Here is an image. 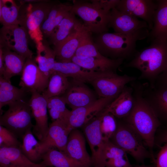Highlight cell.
<instances>
[{
    "mask_svg": "<svg viewBox=\"0 0 167 167\" xmlns=\"http://www.w3.org/2000/svg\"><path fill=\"white\" fill-rule=\"evenodd\" d=\"M133 88L135 103L128 115L126 123L141 138L153 157L152 150L155 133L160 122L143 96V84L136 80L130 83Z\"/></svg>",
    "mask_w": 167,
    "mask_h": 167,
    "instance_id": "cell-1",
    "label": "cell"
},
{
    "mask_svg": "<svg viewBox=\"0 0 167 167\" xmlns=\"http://www.w3.org/2000/svg\"><path fill=\"white\" fill-rule=\"evenodd\" d=\"M150 45L136 52L126 65L136 69L141 73L139 80H146L154 86L158 76L167 68V40L154 39Z\"/></svg>",
    "mask_w": 167,
    "mask_h": 167,
    "instance_id": "cell-2",
    "label": "cell"
},
{
    "mask_svg": "<svg viewBox=\"0 0 167 167\" xmlns=\"http://www.w3.org/2000/svg\"><path fill=\"white\" fill-rule=\"evenodd\" d=\"M149 31L145 28L128 34L105 32L98 34L94 41L103 56L113 59L124 60L134 56L136 53V42L147 38Z\"/></svg>",
    "mask_w": 167,
    "mask_h": 167,
    "instance_id": "cell-3",
    "label": "cell"
},
{
    "mask_svg": "<svg viewBox=\"0 0 167 167\" xmlns=\"http://www.w3.org/2000/svg\"><path fill=\"white\" fill-rule=\"evenodd\" d=\"M71 11L82 20L86 28L98 34L107 32L110 12L99 7L91 1L74 0Z\"/></svg>",
    "mask_w": 167,
    "mask_h": 167,
    "instance_id": "cell-4",
    "label": "cell"
},
{
    "mask_svg": "<svg viewBox=\"0 0 167 167\" xmlns=\"http://www.w3.org/2000/svg\"><path fill=\"white\" fill-rule=\"evenodd\" d=\"M9 108L1 116L0 125L7 128L17 136H21L33 126L28 101L24 99L8 105Z\"/></svg>",
    "mask_w": 167,
    "mask_h": 167,
    "instance_id": "cell-5",
    "label": "cell"
},
{
    "mask_svg": "<svg viewBox=\"0 0 167 167\" xmlns=\"http://www.w3.org/2000/svg\"><path fill=\"white\" fill-rule=\"evenodd\" d=\"M56 2L50 1L42 0L37 2L26 3L20 5L19 24L26 29L29 36L33 39L35 40V33L38 37L39 32L38 31L41 32L40 27L41 24Z\"/></svg>",
    "mask_w": 167,
    "mask_h": 167,
    "instance_id": "cell-6",
    "label": "cell"
},
{
    "mask_svg": "<svg viewBox=\"0 0 167 167\" xmlns=\"http://www.w3.org/2000/svg\"><path fill=\"white\" fill-rule=\"evenodd\" d=\"M110 140L138 161L151 156L141 138L126 123H118L117 129Z\"/></svg>",
    "mask_w": 167,
    "mask_h": 167,
    "instance_id": "cell-7",
    "label": "cell"
},
{
    "mask_svg": "<svg viewBox=\"0 0 167 167\" xmlns=\"http://www.w3.org/2000/svg\"><path fill=\"white\" fill-rule=\"evenodd\" d=\"M28 32L19 24L2 26L0 31V48L13 51L26 59L33 58L28 45Z\"/></svg>",
    "mask_w": 167,
    "mask_h": 167,
    "instance_id": "cell-8",
    "label": "cell"
},
{
    "mask_svg": "<svg viewBox=\"0 0 167 167\" xmlns=\"http://www.w3.org/2000/svg\"><path fill=\"white\" fill-rule=\"evenodd\" d=\"M136 77L126 74L119 75L112 71L108 75L98 78L90 84L100 98L117 97L128 83L136 80Z\"/></svg>",
    "mask_w": 167,
    "mask_h": 167,
    "instance_id": "cell-9",
    "label": "cell"
},
{
    "mask_svg": "<svg viewBox=\"0 0 167 167\" xmlns=\"http://www.w3.org/2000/svg\"><path fill=\"white\" fill-rule=\"evenodd\" d=\"M116 97L98 98L93 103L71 110L68 120L71 130L82 127L106 108Z\"/></svg>",
    "mask_w": 167,
    "mask_h": 167,
    "instance_id": "cell-10",
    "label": "cell"
},
{
    "mask_svg": "<svg viewBox=\"0 0 167 167\" xmlns=\"http://www.w3.org/2000/svg\"><path fill=\"white\" fill-rule=\"evenodd\" d=\"M31 93L28 102L32 117L35 121L32 131L41 141L46 136L49 128L47 99L41 93L36 92Z\"/></svg>",
    "mask_w": 167,
    "mask_h": 167,
    "instance_id": "cell-11",
    "label": "cell"
},
{
    "mask_svg": "<svg viewBox=\"0 0 167 167\" xmlns=\"http://www.w3.org/2000/svg\"><path fill=\"white\" fill-rule=\"evenodd\" d=\"M157 7L156 1L152 0H120L116 8L137 18L148 24L151 30L153 25L154 17Z\"/></svg>",
    "mask_w": 167,
    "mask_h": 167,
    "instance_id": "cell-12",
    "label": "cell"
},
{
    "mask_svg": "<svg viewBox=\"0 0 167 167\" xmlns=\"http://www.w3.org/2000/svg\"><path fill=\"white\" fill-rule=\"evenodd\" d=\"M49 79L39 69L35 59L26 60L19 85L27 92L41 93L47 88Z\"/></svg>",
    "mask_w": 167,
    "mask_h": 167,
    "instance_id": "cell-13",
    "label": "cell"
},
{
    "mask_svg": "<svg viewBox=\"0 0 167 167\" xmlns=\"http://www.w3.org/2000/svg\"><path fill=\"white\" fill-rule=\"evenodd\" d=\"M102 111L82 127L91 150L92 165L94 167H103L101 156L104 142L100 129Z\"/></svg>",
    "mask_w": 167,
    "mask_h": 167,
    "instance_id": "cell-14",
    "label": "cell"
},
{
    "mask_svg": "<svg viewBox=\"0 0 167 167\" xmlns=\"http://www.w3.org/2000/svg\"><path fill=\"white\" fill-rule=\"evenodd\" d=\"M71 130L65 123L59 121L52 122L49 126L45 139L39 141L42 155L48 150L56 148L64 152L69 134Z\"/></svg>",
    "mask_w": 167,
    "mask_h": 167,
    "instance_id": "cell-15",
    "label": "cell"
},
{
    "mask_svg": "<svg viewBox=\"0 0 167 167\" xmlns=\"http://www.w3.org/2000/svg\"><path fill=\"white\" fill-rule=\"evenodd\" d=\"M97 94L84 83L74 79L62 96L72 110L88 105L96 101Z\"/></svg>",
    "mask_w": 167,
    "mask_h": 167,
    "instance_id": "cell-16",
    "label": "cell"
},
{
    "mask_svg": "<svg viewBox=\"0 0 167 167\" xmlns=\"http://www.w3.org/2000/svg\"><path fill=\"white\" fill-rule=\"evenodd\" d=\"M108 27L112 28L115 32L123 34L134 33L145 28L149 29L145 21L120 11L116 8L111 11Z\"/></svg>",
    "mask_w": 167,
    "mask_h": 167,
    "instance_id": "cell-17",
    "label": "cell"
},
{
    "mask_svg": "<svg viewBox=\"0 0 167 167\" xmlns=\"http://www.w3.org/2000/svg\"><path fill=\"white\" fill-rule=\"evenodd\" d=\"M58 72L66 77H71L73 79L84 83H90L96 79L105 76L111 72H95L84 69L72 62H62L55 61L53 67L52 72Z\"/></svg>",
    "mask_w": 167,
    "mask_h": 167,
    "instance_id": "cell-18",
    "label": "cell"
},
{
    "mask_svg": "<svg viewBox=\"0 0 167 167\" xmlns=\"http://www.w3.org/2000/svg\"><path fill=\"white\" fill-rule=\"evenodd\" d=\"M64 153L74 160L89 167L92 165L91 157L87 152L85 137L78 129L70 132Z\"/></svg>",
    "mask_w": 167,
    "mask_h": 167,
    "instance_id": "cell-19",
    "label": "cell"
},
{
    "mask_svg": "<svg viewBox=\"0 0 167 167\" xmlns=\"http://www.w3.org/2000/svg\"><path fill=\"white\" fill-rule=\"evenodd\" d=\"M143 84V98L159 120L167 121V87H152L147 82Z\"/></svg>",
    "mask_w": 167,
    "mask_h": 167,
    "instance_id": "cell-20",
    "label": "cell"
},
{
    "mask_svg": "<svg viewBox=\"0 0 167 167\" xmlns=\"http://www.w3.org/2000/svg\"><path fill=\"white\" fill-rule=\"evenodd\" d=\"M84 27L81 22L66 38L54 47L57 61L71 62L79 46Z\"/></svg>",
    "mask_w": 167,
    "mask_h": 167,
    "instance_id": "cell-21",
    "label": "cell"
},
{
    "mask_svg": "<svg viewBox=\"0 0 167 167\" xmlns=\"http://www.w3.org/2000/svg\"><path fill=\"white\" fill-rule=\"evenodd\" d=\"M133 90L131 86L126 85L118 95L104 110L112 114L116 118H124L131 111L134 105Z\"/></svg>",
    "mask_w": 167,
    "mask_h": 167,
    "instance_id": "cell-22",
    "label": "cell"
},
{
    "mask_svg": "<svg viewBox=\"0 0 167 167\" xmlns=\"http://www.w3.org/2000/svg\"><path fill=\"white\" fill-rule=\"evenodd\" d=\"M101 160L103 167H132L127 153L110 140H103Z\"/></svg>",
    "mask_w": 167,
    "mask_h": 167,
    "instance_id": "cell-23",
    "label": "cell"
},
{
    "mask_svg": "<svg viewBox=\"0 0 167 167\" xmlns=\"http://www.w3.org/2000/svg\"><path fill=\"white\" fill-rule=\"evenodd\" d=\"M72 7V5L56 2L40 26L43 39L49 37Z\"/></svg>",
    "mask_w": 167,
    "mask_h": 167,
    "instance_id": "cell-24",
    "label": "cell"
},
{
    "mask_svg": "<svg viewBox=\"0 0 167 167\" xmlns=\"http://www.w3.org/2000/svg\"><path fill=\"white\" fill-rule=\"evenodd\" d=\"M124 59H111L107 57L100 58L90 57L80 59L74 56L71 62L84 69L95 72L114 71L122 63Z\"/></svg>",
    "mask_w": 167,
    "mask_h": 167,
    "instance_id": "cell-25",
    "label": "cell"
},
{
    "mask_svg": "<svg viewBox=\"0 0 167 167\" xmlns=\"http://www.w3.org/2000/svg\"><path fill=\"white\" fill-rule=\"evenodd\" d=\"M157 7L153 19V25L149 31L147 41L156 39L167 40V0H156Z\"/></svg>",
    "mask_w": 167,
    "mask_h": 167,
    "instance_id": "cell-26",
    "label": "cell"
},
{
    "mask_svg": "<svg viewBox=\"0 0 167 167\" xmlns=\"http://www.w3.org/2000/svg\"><path fill=\"white\" fill-rule=\"evenodd\" d=\"M4 64L3 77L11 82V78L17 75H21L26 59L16 52L6 48H2Z\"/></svg>",
    "mask_w": 167,
    "mask_h": 167,
    "instance_id": "cell-27",
    "label": "cell"
},
{
    "mask_svg": "<svg viewBox=\"0 0 167 167\" xmlns=\"http://www.w3.org/2000/svg\"><path fill=\"white\" fill-rule=\"evenodd\" d=\"M40 163L46 167H89L72 159L63 152L54 148L48 150L42 155Z\"/></svg>",
    "mask_w": 167,
    "mask_h": 167,
    "instance_id": "cell-28",
    "label": "cell"
},
{
    "mask_svg": "<svg viewBox=\"0 0 167 167\" xmlns=\"http://www.w3.org/2000/svg\"><path fill=\"white\" fill-rule=\"evenodd\" d=\"M37 46V55L35 60L38 63L40 71L49 79L52 72L53 65L56 61L55 53L45 39L38 43Z\"/></svg>",
    "mask_w": 167,
    "mask_h": 167,
    "instance_id": "cell-29",
    "label": "cell"
},
{
    "mask_svg": "<svg viewBox=\"0 0 167 167\" xmlns=\"http://www.w3.org/2000/svg\"><path fill=\"white\" fill-rule=\"evenodd\" d=\"M81 23L71 11L60 22L48 38V43L55 46L64 40Z\"/></svg>",
    "mask_w": 167,
    "mask_h": 167,
    "instance_id": "cell-30",
    "label": "cell"
},
{
    "mask_svg": "<svg viewBox=\"0 0 167 167\" xmlns=\"http://www.w3.org/2000/svg\"><path fill=\"white\" fill-rule=\"evenodd\" d=\"M36 164L25 156L20 147L0 148V167L25 166Z\"/></svg>",
    "mask_w": 167,
    "mask_h": 167,
    "instance_id": "cell-31",
    "label": "cell"
},
{
    "mask_svg": "<svg viewBox=\"0 0 167 167\" xmlns=\"http://www.w3.org/2000/svg\"><path fill=\"white\" fill-rule=\"evenodd\" d=\"M71 82L67 77L56 71H53L49 79L48 86L42 94L46 99L62 96L70 86Z\"/></svg>",
    "mask_w": 167,
    "mask_h": 167,
    "instance_id": "cell-32",
    "label": "cell"
},
{
    "mask_svg": "<svg viewBox=\"0 0 167 167\" xmlns=\"http://www.w3.org/2000/svg\"><path fill=\"white\" fill-rule=\"evenodd\" d=\"M27 92L23 88H19L11 84L2 76H0V110L9 104L24 97Z\"/></svg>",
    "mask_w": 167,
    "mask_h": 167,
    "instance_id": "cell-33",
    "label": "cell"
},
{
    "mask_svg": "<svg viewBox=\"0 0 167 167\" xmlns=\"http://www.w3.org/2000/svg\"><path fill=\"white\" fill-rule=\"evenodd\" d=\"M32 128H29L21 136L22 143L20 148L25 156L35 163L41 160L39 141L35 137Z\"/></svg>",
    "mask_w": 167,
    "mask_h": 167,
    "instance_id": "cell-34",
    "label": "cell"
},
{
    "mask_svg": "<svg viewBox=\"0 0 167 167\" xmlns=\"http://www.w3.org/2000/svg\"><path fill=\"white\" fill-rule=\"evenodd\" d=\"M91 33L84 26L80 43L75 56L80 59L106 57L99 52L92 37Z\"/></svg>",
    "mask_w": 167,
    "mask_h": 167,
    "instance_id": "cell-35",
    "label": "cell"
},
{
    "mask_svg": "<svg viewBox=\"0 0 167 167\" xmlns=\"http://www.w3.org/2000/svg\"><path fill=\"white\" fill-rule=\"evenodd\" d=\"M20 5L12 0H0V21L2 26L19 24Z\"/></svg>",
    "mask_w": 167,
    "mask_h": 167,
    "instance_id": "cell-36",
    "label": "cell"
},
{
    "mask_svg": "<svg viewBox=\"0 0 167 167\" xmlns=\"http://www.w3.org/2000/svg\"><path fill=\"white\" fill-rule=\"evenodd\" d=\"M47 109L52 122L59 120L68 125V120L71 110L66 107L62 96H54L47 99Z\"/></svg>",
    "mask_w": 167,
    "mask_h": 167,
    "instance_id": "cell-37",
    "label": "cell"
},
{
    "mask_svg": "<svg viewBox=\"0 0 167 167\" xmlns=\"http://www.w3.org/2000/svg\"><path fill=\"white\" fill-rule=\"evenodd\" d=\"M100 123V129L103 140H110L115 132L118 127L116 118L104 109Z\"/></svg>",
    "mask_w": 167,
    "mask_h": 167,
    "instance_id": "cell-38",
    "label": "cell"
},
{
    "mask_svg": "<svg viewBox=\"0 0 167 167\" xmlns=\"http://www.w3.org/2000/svg\"><path fill=\"white\" fill-rule=\"evenodd\" d=\"M21 144L17 136L5 127L0 125V148L20 147Z\"/></svg>",
    "mask_w": 167,
    "mask_h": 167,
    "instance_id": "cell-39",
    "label": "cell"
},
{
    "mask_svg": "<svg viewBox=\"0 0 167 167\" xmlns=\"http://www.w3.org/2000/svg\"><path fill=\"white\" fill-rule=\"evenodd\" d=\"M156 167H167V143H165L157 154Z\"/></svg>",
    "mask_w": 167,
    "mask_h": 167,
    "instance_id": "cell-40",
    "label": "cell"
},
{
    "mask_svg": "<svg viewBox=\"0 0 167 167\" xmlns=\"http://www.w3.org/2000/svg\"><path fill=\"white\" fill-rule=\"evenodd\" d=\"M120 0H91L101 9L110 12L113 8H116Z\"/></svg>",
    "mask_w": 167,
    "mask_h": 167,
    "instance_id": "cell-41",
    "label": "cell"
},
{
    "mask_svg": "<svg viewBox=\"0 0 167 167\" xmlns=\"http://www.w3.org/2000/svg\"><path fill=\"white\" fill-rule=\"evenodd\" d=\"M154 86L167 87V68L158 76Z\"/></svg>",
    "mask_w": 167,
    "mask_h": 167,
    "instance_id": "cell-42",
    "label": "cell"
},
{
    "mask_svg": "<svg viewBox=\"0 0 167 167\" xmlns=\"http://www.w3.org/2000/svg\"><path fill=\"white\" fill-rule=\"evenodd\" d=\"M4 64L3 58L2 50L0 48V76H2L4 71Z\"/></svg>",
    "mask_w": 167,
    "mask_h": 167,
    "instance_id": "cell-43",
    "label": "cell"
},
{
    "mask_svg": "<svg viewBox=\"0 0 167 167\" xmlns=\"http://www.w3.org/2000/svg\"><path fill=\"white\" fill-rule=\"evenodd\" d=\"M45 166L43 165L41 163H36L35 165L25 166H11V167H44Z\"/></svg>",
    "mask_w": 167,
    "mask_h": 167,
    "instance_id": "cell-44",
    "label": "cell"
},
{
    "mask_svg": "<svg viewBox=\"0 0 167 167\" xmlns=\"http://www.w3.org/2000/svg\"><path fill=\"white\" fill-rule=\"evenodd\" d=\"M162 141L165 143H167V131L163 135L162 138Z\"/></svg>",
    "mask_w": 167,
    "mask_h": 167,
    "instance_id": "cell-45",
    "label": "cell"
},
{
    "mask_svg": "<svg viewBox=\"0 0 167 167\" xmlns=\"http://www.w3.org/2000/svg\"><path fill=\"white\" fill-rule=\"evenodd\" d=\"M139 167H146V166H140Z\"/></svg>",
    "mask_w": 167,
    "mask_h": 167,
    "instance_id": "cell-46",
    "label": "cell"
},
{
    "mask_svg": "<svg viewBox=\"0 0 167 167\" xmlns=\"http://www.w3.org/2000/svg\"><path fill=\"white\" fill-rule=\"evenodd\" d=\"M44 167H46V166H45Z\"/></svg>",
    "mask_w": 167,
    "mask_h": 167,
    "instance_id": "cell-47",
    "label": "cell"
}]
</instances>
